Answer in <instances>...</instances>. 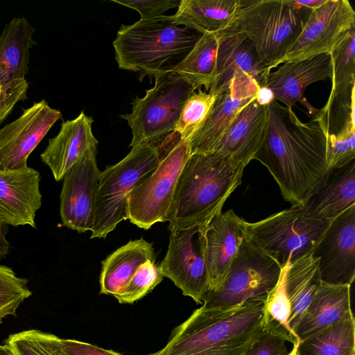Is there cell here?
<instances>
[{
  "label": "cell",
  "instance_id": "41",
  "mask_svg": "<svg viewBox=\"0 0 355 355\" xmlns=\"http://www.w3.org/2000/svg\"><path fill=\"white\" fill-rule=\"evenodd\" d=\"M286 341L263 331L245 355H288Z\"/></svg>",
  "mask_w": 355,
  "mask_h": 355
},
{
  "label": "cell",
  "instance_id": "22",
  "mask_svg": "<svg viewBox=\"0 0 355 355\" xmlns=\"http://www.w3.org/2000/svg\"><path fill=\"white\" fill-rule=\"evenodd\" d=\"M267 124V106L254 98L236 114L214 152L246 166L263 145Z\"/></svg>",
  "mask_w": 355,
  "mask_h": 355
},
{
  "label": "cell",
  "instance_id": "30",
  "mask_svg": "<svg viewBox=\"0 0 355 355\" xmlns=\"http://www.w3.org/2000/svg\"><path fill=\"white\" fill-rule=\"evenodd\" d=\"M297 352L300 355H355L353 313L300 342Z\"/></svg>",
  "mask_w": 355,
  "mask_h": 355
},
{
  "label": "cell",
  "instance_id": "37",
  "mask_svg": "<svg viewBox=\"0 0 355 355\" xmlns=\"http://www.w3.org/2000/svg\"><path fill=\"white\" fill-rule=\"evenodd\" d=\"M330 55L331 87L355 83V27L335 46Z\"/></svg>",
  "mask_w": 355,
  "mask_h": 355
},
{
  "label": "cell",
  "instance_id": "2",
  "mask_svg": "<svg viewBox=\"0 0 355 355\" xmlns=\"http://www.w3.org/2000/svg\"><path fill=\"white\" fill-rule=\"evenodd\" d=\"M264 301L196 309L171 332L166 345L149 355H245L263 332Z\"/></svg>",
  "mask_w": 355,
  "mask_h": 355
},
{
  "label": "cell",
  "instance_id": "14",
  "mask_svg": "<svg viewBox=\"0 0 355 355\" xmlns=\"http://www.w3.org/2000/svg\"><path fill=\"white\" fill-rule=\"evenodd\" d=\"M61 112L45 100L24 110L19 117L0 130V171L28 166L30 154L61 118Z\"/></svg>",
  "mask_w": 355,
  "mask_h": 355
},
{
  "label": "cell",
  "instance_id": "23",
  "mask_svg": "<svg viewBox=\"0 0 355 355\" xmlns=\"http://www.w3.org/2000/svg\"><path fill=\"white\" fill-rule=\"evenodd\" d=\"M355 205V159L329 169L300 205L307 216L332 221Z\"/></svg>",
  "mask_w": 355,
  "mask_h": 355
},
{
  "label": "cell",
  "instance_id": "46",
  "mask_svg": "<svg viewBox=\"0 0 355 355\" xmlns=\"http://www.w3.org/2000/svg\"><path fill=\"white\" fill-rule=\"evenodd\" d=\"M0 355H15L11 348L7 345H0Z\"/></svg>",
  "mask_w": 355,
  "mask_h": 355
},
{
  "label": "cell",
  "instance_id": "1",
  "mask_svg": "<svg viewBox=\"0 0 355 355\" xmlns=\"http://www.w3.org/2000/svg\"><path fill=\"white\" fill-rule=\"evenodd\" d=\"M267 108L265 139L254 159L268 168L291 206L301 205L329 170L326 135L316 119L302 122L275 99Z\"/></svg>",
  "mask_w": 355,
  "mask_h": 355
},
{
  "label": "cell",
  "instance_id": "3",
  "mask_svg": "<svg viewBox=\"0 0 355 355\" xmlns=\"http://www.w3.org/2000/svg\"><path fill=\"white\" fill-rule=\"evenodd\" d=\"M245 168L216 152L191 154L175 186L166 219L168 230L207 225L241 184Z\"/></svg>",
  "mask_w": 355,
  "mask_h": 355
},
{
  "label": "cell",
  "instance_id": "39",
  "mask_svg": "<svg viewBox=\"0 0 355 355\" xmlns=\"http://www.w3.org/2000/svg\"><path fill=\"white\" fill-rule=\"evenodd\" d=\"M112 1L137 10L141 19L157 18L168 10L178 8L181 0H112Z\"/></svg>",
  "mask_w": 355,
  "mask_h": 355
},
{
  "label": "cell",
  "instance_id": "5",
  "mask_svg": "<svg viewBox=\"0 0 355 355\" xmlns=\"http://www.w3.org/2000/svg\"><path fill=\"white\" fill-rule=\"evenodd\" d=\"M311 10L298 0H241L231 26L248 37L271 71L291 49Z\"/></svg>",
  "mask_w": 355,
  "mask_h": 355
},
{
  "label": "cell",
  "instance_id": "28",
  "mask_svg": "<svg viewBox=\"0 0 355 355\" xmlns=\"http://www.w3.org/2000/svg\"><path fill=\"white\" fill-rule=\"evenodd\" d=\"M284 271V289L291 306L289 325L295 334L300 320L322 284L318 259L310 253L289 263Z\"/></svg>",
  "mask_w": 355,
  "mask_h": 355
},
{
  "label": "cell",
  "instance_id": "4",
  "mask_svg": "<svg viewBox=\"0 0 355 355\" xmlns=\"http://www.w3.org/2000/svg\"><path fill=\"white\" fill-rule=\"evenodd\" d=\"M201 34L173 23L170 15L139 19L131 25L122 24L113 42L118 67L145 76L173 67L192 49Z\"/></svg>",
  "mask_w": 355,
  "mask_h": 355
},
{
  "label": "cell",
  "instance_id": "15",
  "mask_svg": "<svg viewBox=\"0 0 355 355\" xmlns=\"http://www.w3.org/2000/svg\"><path fill=\"white\" fill-rule=\"evenodd\" d=\"M322 282L352 285L355 278V205L330 223L312 252Z\"/></svg>",
  "mask_w": 355,
  "mask_h": 355
},
{
  "label": "cell",
  "instance_id": "42",
  "mask_svg": "<svg viewBox=\"0 0 355 355\" xmlns=\"http://www.w3.org/2000/svg\"><path fill=\"white\" fill-rule=\"evenodd\" d=\"M61 341L66 355H122L111 349L73 339H61Z\"/></svg>",
  "mask_w": 355,
  "mask_h": 355
},
{
  "label": "cell",
  "instance_id": "20",
  "mask_svg": "<svg viewBox=\"0 0 355 355\" xmlns=\"http://www.w3.org/2000/svg\"><path fill=\"white\" fill-rule=\"evenodd\" d=\"M244 219L230 209L214 217L205 232V258L208 272L209 291L224 282L243 238Z\"/></svg>",
  "mask_w": 355,
  "mask_h": 355
},
{
  "label": "cell",
  "instance_id": "18",
  "mask_svg": "<svg viewBox=\"0 0 355 355\" xmlns=\"http://www.w3.org/2000/svg\"><path fill=\"white\" fill-rule=\"evenodd\" d=\"M282 64L276 71L268 73L263 87L268 88L275 99L288 108L293 109L296 103H301L313 117L318 109L306 101L304 92L310 85L331 78L330 53H320Z\"/></svg>",
  "mask_w": 355,
  "mask_h": 355
},
{
  "label": "cell",
  "instance_id": "13",
  "mask_svg": "<svg viewBox=\"0 0 355 355\" xmlns=\"http://www.w3.org/2000/svg\"><path fill=\"white\" fill-rule=\"evenodd\" d=\"M88 153L62 178L60 215L63 226L83 233L92 230L101 171L96 155Z\"/></svg>",
  "mask_w": 355,
  "mask_h": 355
},
{
  "label": "cell",
  "instance_id": "40",
  "mask_svg": "<svg viewBox=\"0 0 355 355\" xmlns=\"http://www.w3.org/2000/svg\"><path fill=\"white\" fill-rule=\"evenodd\" d=\"M28 83L26 79L12 81L0 90V123L19 101L27 98Z\"/></svg>",
  "mask_w": 355,
  "mask_h": 355
},
{
  "label": "cell",
  "instance_id": "17",
  "mask_svg": "<svg viewBox=\"0 0 355 355\" xmlns=\"http://www.w3.org/2000/svg\"><path fill=\"white\" fill-rule=\"evenodd\" d=\"M270 71L261 62L248 37L230 26L221 32L216 53L215 79L209 92L218 95L227 91L234 77L243 73L250 76L261 87Z\"/></svg>",
  "mask_w": 355,
  "mask_h": 355
},
{
  "label": "cell",
  "instance_id": "8",
  "mask_svg": "<svg viewBox=\"0 0 355 355\" xmlns=\"http://www.w3.org/2000/svg\"><path fill=\"white\" fill-rule=\"evenodd\" d=\"M158 146L141 143L119 162L101 172L91 239L105 238L127 220V200L132 190L157 166Z\"/></svg>",
  "mask_w": 355,
  "mask_h": 355
},
{
  "label": "cell",
  "instance_id": "16",
  "mask_svg": "<svg viewBox=\"0 0 355 355\" xmlns=\"http://www.w3.org/2000/svg\"><path fill=\"white\" fill-rule=\"evenodd\" d=\"M259 88L249 76H235L229 89L216 96L205 121L189 139L190 153L214 152L236 114L255 98Z\"/></svg>",
  "mask_w": 355,
  "mask_h": 355
},
{
  "label": "cell",
  "instance_id": "9",
  "mask_svg": "<svg viewBox=\"0 0 355 355\" xmlns=\"http://www.w3.org/2000/svg\"><path fill=\"white\" fill-rule=\"evenodd\" d=\"M155 85L143 98L132 102V112L121 115L131 128L130 146L141 143L157 146L175 130L182 107L195 91L184 78L171 70L155 76Z\"/></svg>",
  "mask_w": 355,
  "mask_h": 355
},
{
  "label": "cell",
  "instance_id": "44",
  "mask_svg": "<svg viewBox=\"0 0 355 355\" xmlns=\"http://www.w3.org/2000/svg\"><path fill=\"white\" fill-rule=\"evenodd\" d=\"M4 225L0 221V261L5 259L10 252V243L6 239Z\"/></svg>",
  "mask_w": 355,
  "mask_h": 355
},
{
  "label": "cell",
  "instance_id": "27",
  "mask_svg": "<svg viewBox=\"0 0 355 355\" xmlns=\"http://www.w3.org/2000/svg\"><path fill=\"white\" fill-rule=\"evenodd\" d=\"M155 261L153 243L143 238L129 241L102 261L100 293L114 295L128 282L140 265Z\"/></svg>",
  "mask_w": 355,
  "mask_h": 355
},
{
  "label": "cell",
  "instance_id": "45",
  "mask_svg": "<svg viewBox=\"0 0 355 355\" xmlns=\"http://www.w3.org/2000/svg\"><path fill=\"white\" fill-rule=\"evenodd\" d=\"M298 1L302 5L311 10H313L319 7L326 1V0Z\"/></svg>",
  "mask_w": 355,
  "mask_h": 355
},
{
  "label": "cell",
  "instance_id": "31",
  "mask_svg": "<svg viewBox=\"0 0 355 355\" xmlns=\"http://www.w3.org/2000/svg\"><path fill=\"white\" fill-rule=\"evenodd\" d=\"M354 86L351 83L331 87L327 103L312 117L318 121L326 137L355 130Z\"/></svg>",
  "mask_w": 355,
  "mask_h": 355
},
{
  "label": "cell",
  "instance_id": "38",
  "mask_svg": "<svg viewBox=\"0 0 355 355\" xmlns=\"http://www.w3.org/2000/svg\"><path fill=\"white\" fill-rule=\"evenodd\" d=\"M355 159V130L327 137L328 169L343 166Z\"/></svg>",
  "mask_w": 355,
  "mask_h": 355
},
{
  "label": "cell",
  "instance_id": "26",
  "mask_svg": "<svg viewBox=\"0 0 355 355\" xmlns=\"http://www.w3.org/2000/svg\"><path fill=\"white\" fill-rule=\"evenodd\" d=\"M241 3V0H181L177 12L170 17L174 24L200 34L220 32L232 24Z\"/></svg>",
  "mask_w": 355,
  "mask_h": 355
},
{
  "label": "cell",
  "instance_id": "10",
  "mask_svg": "<svg viewBox=\"0 0 355 355\" xmlns=\"http://www.w3.org/2000/svg\"><path fill=\"white\" fill-rule=\"evenodd\" d=\"M282 272L274 260L243 237L224 282L218 289L207 293L202 305L225 308L248 301H265Z\"/></svg>",
  "mask_w": 355,
  "mask_h": 355
},
{
  "label": "cell",
  "instance_id": "33",
  "mask_svg": "<svg viewBox=\"0 0 355 355\" xmlns=\"http://www.w3.org/2000/svg\"><path fill=\"white\" fill-rule=\"evenodd\" d=\"M6 344L15 355H66L61 338L36 329L11 334Z\"/></svg>",
  "mask_w": 355,
  "mask_h": 355
},
{
  "label": "cell",
  "instance_id": "35",
  "mask_svg": "<svg viewBox=\"0 0 355 355\" xmlns=\"http://www.w3.org/2000/svg\"><path fill=\"white\" fill-rule=\"evenodd\" d=\"M164 279L159 265L147 260L139 266L123 288L114 295L121 304H132L150 292Z\"/></svg>",
  "mask_w": 355,
  "mask_h": 355
},
{
  "label": "cell",
  "instance_id": "34",
  "mask_svg": "<svg viewBox=\"0 0 355 355\" xmlns=\"http://www.w3.org/2000/svg\"><path fill=\"white\" fill-rule=\"evenodd\" d=\"M216 94L198 89L193 92L182 107L175 130L183 139L189 141L208 115Z\"/></svg>",
  "mask_w": 355,
  "mask_h": 355
},
{
  "label": "cell",
  "instance_id": "43",
  "mask_svg": "<svg viewBox=\"0 0 355 355\" xmlns=\"http://www.w3.org/2000/svg\"><path fill=\"white\" fill-rule=\"evenodd\" d=\"M255 98L260 105L266 106L275 100L272 92L266 87L259 88Z\"/></svg>",
  "mask_w": 355,
  "mask_h": 355
},
{
  "label": "cell",
  "instance_id": "6",
  "mask_svg": "<svg viewBox=\"0 0 355 355\" xmlns=\"http://www.w3.org/2000/svg\"><path fill=\"white\" fill-rule=\"evenodd\" d=\"M331 222L311 218L302 206L293 205L257 222L244 220L243 237L283 269L312 253Z\"/></svg>",
  "mask_w": 355,
  "mask_h": 355
},
{
  "label": "cell",
  "instance_id": "25",
  "mask_svg": "<svg viewBox=\"0 0 355 355\" xmlns=\"http://www.w3.org/2000/svg\"><path fill=\"white\" fill-rule=\"evenodd\" d=\"M34 32L23 17H15L6 24L0 36V90L12 81L25 79L30 49L36 44Z\"/></svg>",
  "mask_w": 355,
  "mask_h": 355
},
{
  "label": "cell",
  "instance_id": "29",
  "mask_svg": "<svg viewBox=\"0 0 355 355\" xmlns=\"http://www.w3.org/2000/svg\"><path fill=\"white\" fill-rule=\"evenodd\" d=\"M221 32L201 34L192 49L171 71L187 80L196 90H209L216 73V53Z\"/></svg>",
  "mask_w": 355,
  "mask_h": 355
},
{
  "label": "cell",
  "instance_id": "21",
  "mask_svg": "<svg viewBox=\"0 0 355 355\" xmlns=\"http://www.w3.org/2000/svg\"><path fill=\"white\" fill-rule=\"evenodd\" d=\"M93 119L83 112L61 124L58 134L49 140L41 153L42 161L50 168L56 181L88 153L97 150L98 140L92 132Z\"/></svg>",
  "mask_w": 355,
  "mask_h": 355
},
{
  "label": "cell",
  "instance_id": "19",
  "mask_svg": "<svg viewBox=\"0 0 355 355\" xmlns=\"http://www.w3.org/2000/svg\"><path fill=\"white\" fill-rule=\"evenodd\" d=\"M40 173L28 166L0 171V221L13 227L35 228L36 212L42 206Z\"/></svg>",
  "mask_w": 355,
  "mask_h": 355
},
{
  "label": "cell",
  "instance_id": "24",
  "mask_svg": "<svg viewBox=\"0 0 355 355\" xmlns=\"http://www.w3.org/2000/svg\"><path fill=\"white\" fill-rule=\"evenodd\" d=\"M350 288L322 282L295 329L300 342L352 313Z\"/></svg>",
  "mask_w": 355,
  "mask_h": 355
},
{
  "label": "cell",
  "instance_id": "47",
  "mask_svg": "<svg viewBox=\"0 0 355 355\" xmlns=\"http://www.w3.org/2000/svg\"><path fill=\"white\" fill-rule=\"evenodd\" d=\"M288 355H300L297 352V345H293L292 349L288 352Z\"/></svg>",
  "mask_w": 355,
  "mask_h": 355
},
{
  "label": "cell",
  "instance_id": "36",
  "mask_svg": "<svg viewBox=\"0 0 355 355\" xmlns=\"http://www.w3.org/2000/svg\"><path fill=\"white\" fill-rule=\"evenodd\" d=\"M28 283L11 268L0 265V323L8 315H16L19 306L32 295Z\"/></svg>",
  "mask_w": 355,
  "mask_h": 355
},
{
  "label": "cell",
  "instance_id": "11",
  "mask_svg": "<svg viewBox=\"0 0 355 355\" xmlns=\"http://www.w3.org/2000/svg\"><path fill=\"white\" fill-rule=\"evenodd\" d=\"M207 225L170 230L169 244L159 264L164 277L170 279L182 294L202 304L209 291L205 258V232Z\"/></svg>",
  "mask_w": 355,
  "mask_h": 355
},
{
  "label": "cell",
  "instance_id": "7",
  "mask_svg": "<svg viewBox=\"0 0 355 355\" xmlns=\"http://www.w3.org/2000/svg\"><path fill=\"white\" fill-rule=\"evenodd\" d=\"M160 161L127 200V218L144 230L166 222L180 172L191 155L188 141L174 131L158 145Z\"/></svg>",
  "mask_w": 355,
  "mask_h": 355
},
{
  "label": "cell",
  "instance_id": "32",
  "mask_svg": "<svg viewBox=\"0 0 355 355\" xmlns=\"http://www.w3.org/2000/svg\"><path fill=\"white\" fill-rule=\"evenodd\" d=\"M284 277L283 268L277 284L264 301L263 331L293 345H298L300 340L289 325L291 306L284 289Z\"/></svg>",
  "mask_w": 355,
  "mask_h": 355
},
{
  "label": "cell",
  "instance_id": "12",
  "mask_svg": "<svg viewBox=\"0 0 355 355\" xmlns=\"http://www.w3.org/2000/svg\"><path fill=\"white\" fill-rule=\"evenodd\" d=\"M355 27V12L347 0H326L311 10L300 34L279 61L284 62L330 53Z\"/></svg>",
  "mask_w": 355,
  "mask_h": 355
}]
</instances>
